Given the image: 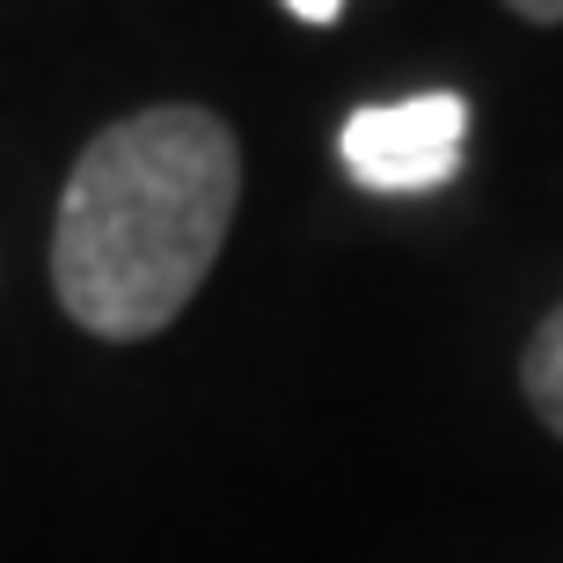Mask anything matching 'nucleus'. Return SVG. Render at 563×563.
I'll use <instances>...</instances> for the list:
<instances>
[{
  "label": "nucleus",
  "instance_id": "nucleus-1",
  "mask_svg": "<svg viewBox=\"0 0 563 563\" xmlns=\"http://www.w3.org/2000/svg\"><path fill=\"white\" fill-rule=\"evenodd\" d=\"M242 206V146L206 103H154L103 125L59 190L52 292L103 344L162 336L198 300Z\"/></svg>",
  "mask_w": 563,
  "mask_h": 563
},
{
  "label": "nucleus",
  "instance_id": "nucleus-2",
  "mask_svg": "<svg viewBox=\"0 0 563 563\" xmlns=\"http://www.w3.org/2000/svg\"><path fill=\"white\" fill-rule=\"evenodd\" d=\"M336 154L380 198H418V190L454 184L461 162H468V96L424 88L402 103H366L344 118Z\"/></svg>",
  "mask_w": 563,
  "mask_h": 563
},
{
  "label": "nucleus",
  "instance_id": "nucleus-3",
  "mask_svg": "<svg viewBox=\"0 0 563 563\" xmlns=\"http://www.w3.org/2000/svg\"><path fill=\"white\" fill-rule=\"evenodd\" d=\"M520 388L534 402V418L563 439V300L542 314V330L527 336V358H520Z\"/></svg>",
  "mask_w": 563,
  "mask_h": 563
},
{
  "label": "nucleus",
  "instance_id": "nucleus-4",
  "mask_svg": "<svg viewBox=\"0 0 563 563\" xmlns=\"http://www.w3.org/2000/svg\"><path fill=\"white\" fill-rule=\"evenodd\" d=\"M505 8H512L520 22H534V30H556L563 22V0H505Z\"/></svg>",
  "mask_w": 563,
  "mask_h": 563
},
{
  "label": "nucleus",
  "instance_id": "nucleus-5",
  "mask_svg": "<svg viewBox=\"0 0 563 563\" xmlns=\"http://www.w3.org/2000/svg\"><path fill=\"white\" fill-rule=\"evenodd\" d=\"M286 8L300 22H336V15H344V0H286Z\"/></svg>",
  "mask_w": 563,
  "mask_h": 563
}]
</instances>
